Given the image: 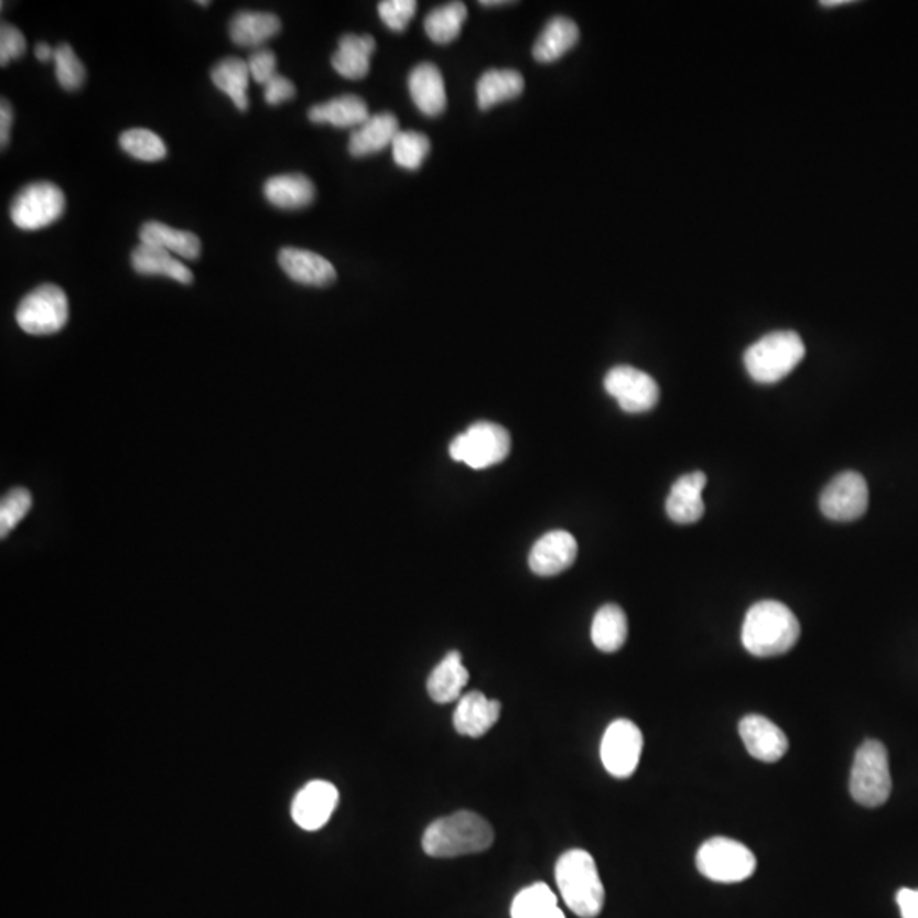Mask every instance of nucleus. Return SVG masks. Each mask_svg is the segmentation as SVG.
<instances>
[{"instance_id": "1", "label": "nucleus", "mask_w": 918, "mask_h": 918, "mask_svg": "<svg viewBox=\"0 0 918 918\" xmlns=\"http://www.w3.org/2000/svg\"><path fill=\"white\" fill-rule=\"evenodd\" d=\"M801 626L792 611L777 601H760L748 609L742 644L755 657H777L800 640Z\"/></svg>"}, {"instance_id": "2", "label": "nucleus", "mask_w": 918, "mask_h": 918, "mask_svg": "<svg viewBox=\"0 0 918 918\" xmlns=\"http://www.w3.org/2000/svg\"><path fill=\"white\" fill-rule=\"evenodd\" d=\"M492 842L494 829L484 817L473 811H457L428 827L422 836V849L431 857L450 860L487 851Z\"/></svg>"}, {"instance_id": "3", "label": "nucleus", "mask_w": 918, "mask_h": 918, "mask_svg": "<svg viewBox=\"0 0 918 918\" xmlns=\"http://www.w3.org/2000/svg\"><path fill=\"white\" fill-rule=\"evenodd\" d=\"M557 885L566 907L581 918H595L603 911L606 892L597 864L587 851L573 849L558 860Z\"/></svg>"}, {"instance_id": "4", "label": "nucleus", "mask_w": 918, "mask_h": 918, "mask_svg": "<svg viewBox=\"0 0 918 918\" xmlns=\"http://www.w3.org/2000/svg\"><path fill=\"white\" fill-rule=\"evenodd\" d=\"M804 354V343L796 332H773L745 350V368L757 384L773 385L800 365Z\"/></svg>"}, {"instance_id": "5", "label": "nucleus", "mask_w": 918, "mask_h": 918, "mask_svg": "<svg viewBox=\"0 0 918 918\" xmlns=\"http://www.w3.org/2000/svg\"><path fill=\"white\" fill-rule=\"evenodd\" d=\"M851 795L867 808L882 807L892 795L888 750L877 741H867L855 754L851 770Z\"/></svg>"}, {"instance_id": "6", "label": "nucleus", "mask_w": 918, "mask_h": 918, "mask_svg": "<svg viewBox=\"0 0 918 918\" xmlns=\"http://www.w3.org/2000/svg\"><path fill=\"white\" fill-rule=\"evenodd\" d=\"M695 866L711 882L741 883L755 873L757 861L747 845L726 836H714L701 845Z\"/></svg>"}, {"instance_id": "7", "label": "nucleus", "mask_w": 918, "mask_h": 918, "mask_svg": "<svg viewBox=\"0 0 918 918\" xmlns=\"http://www.w3.org/2000/svg\"><path fill=\"white\" fill-rule=\"evenodd\" d=\"M512 439L503 425L476 422L465 434L457 435L450 446L454 462L473 469L490 468L509 456Z\"/></svg>"}, {"instance_id": "8", "label": "nucleus", "mask_w": 918, "mask_h": 918, "mask_svg": "<svg viewBox=\"0 0 918 918\" xmlns=\"http://www.w3.org/2000/svg\"><path fill=\"white\" fill-rule=\"evenodd\" d=\"M15 321L30 335H52L67 325L68 300L62 288L43 284L21 300Z\"/></svg>"}, {"instance_id": "9", "label": "nucleus", "mask_w": 918, "mask_h": 918, "mask_svg": "<svg viewBox=\"0 0 918 918\" xmlns=\"http://www.w3.org/2000/svg\"><path fill=\"white\" fill-rule=\"evenodd\" d=\"M65 212V194L53 183H33L19 191L11 205V219L21 230H42Z\"/></svg>"}, {"instance_id": "10", "label": "nucleus", "mask_w": 918, "mask_h": 918, "mask_svg": "<svg viewBox=\"0 0 918 918\" xmlns=\"http://www.w3.org/2000/svg\"><path fill=\"white\" fill-rule=\"evenodd\" d=\"M644 750V735L629 720H616L607 726L601 744V758L611 776L617 779L635 774Z\"/></svg>"}, {"instance_id": "11", "label": "nucleus", "mask_w": 918, "mask_h": 918, "mask_svg": "<svg viewBox=\"0 0 918 918\" xmlns=\"http://www.w3.org/2000/svg\"><path fill=\"white\" fill-rule=\"evenodd\" d=\"M870 506V488L857 472L836 475L820 495L823 516L836 522H851L864 516Z\"/></svg>"}, {"instance_id": "12", "label": "nucleus", "mask_w": 918, "mask_h": 918, "mask_svg": "<svg viewBox=\"0 0 918 918\" xmlns=\"http://www.w3.org/2000/svg\"><path fill=\"white\" fill-rule=\"evenodd\" d=\"M604 388L625 412L645 413L654 409L660 398L657 381L633 366H616L604 378Z\"/></svg>"}, {"instance_id": "13", "label": "nucleus", "mask_w": 918, "mask_h": 918, "mask_svg": "<svg viewBox=\"0 0 918 918\" xmlns=\"http://www.w3.org/2000/svg\"><path fill=\"white\" fill-rule=\"evenodd\" d=\"M338 804V791L327 781H312L298 792L291 814L303 830H318L331 820Z\"/></svg>"}, {"instance_id": "14", "label": "nucleus", "mask_w": 918, "mask_h": 918, "mask_svg": "<svg viewBox=\"0 0 918 918\" xmlns=\"http://www.w3.org/2000/svg\"><path fill=\"white\" fill-rule=\"evenodd\" d=\"M738 732L748 754L757 760L777 763L788 752V736L766 716H760V714L745 716L738 725Z\"/></svg>"}, {"instance_id": "15", "label": "nucleus", "mask_w": 918, "mask_h": 918, "mask_svg": "<svg viewBox=\"0 0 918 918\" xmlns=\"http://www.w3.org/2000/svg\"><path fill=\"white\" fill-rule=\"evenodd\" d=\"M579 547L566 531H551L536 541L529 553V566L540 576H553L565 572L575 562Z\"/></svg>"}, {"instance_id": "16", "label": "nucleus", "mask_w": 918, "mask_h": 918, "mask_svg": "<svg viewBox=\"0 0 918 918\" xmlns=\"http://www.w3.org/2000/svg\"><path fill=\"white\" fill-rule=\"evenodd\" d=\"M278 262L293 281L305 287H328L337 278L332 262L312 250L287 247L279 252Z\"/></svg>"}, {"instance_id": "17", "label": "nucleus", "mask_w": 918, "mask_h": 918, "mask_svg": "<svg viewBox=\"0 0 918 918\" xmlns=\"http://www.w3.org/2000/svg\"><path fill=\"white\" fill-rule=\"evenodd\" d=\"M708 476L703 472H692L681 476L672 485L667 498V516L677 525H694L704 514L703 490Z\"/></svg>"}, {"instance_id": "18", "label": "nucleus", "mask_w": 918, "mask_h": 918, "mask_svg": "<svg viewBox=\"0 0 918 918\" xmlns=\"http://www.w3.org/2000/svg\"><path fill=\"white\" fill-rule=\"evenodd\" d=\"M500 703L488 700L480 691H472L457 700L453 714L454 728L460 735L480 738L500 717Z\"/></svg>"}, {"instance_id": "19", "label": "nucleus", "mask_w": 918, "mask_h": 918, "mask_svg": "<svg viewBox=\"0 0 918 918\" xmlns=\"http://www.w3.org/2000/svg\"><path fill=\"white\" fill-rule=\"evenodd\" d=\"M376 52L371 34H344L338 40L337 52L332 56V67L349 80H359L369 74L371 56Z\"/></svg>"}, {"instance_id": "20", "label": "nucleus", "mask_w": 918, "mask_h": 918, "mask_svg": "<svg viewBox=\"0 0 918 918\" xmlns=\"http://www.w3.org/2000/svg\"><path fill=\"white\" fill-rule=\"evenodd\" d=\"M409 90L422 115L439 116L446 109V86L435 65L428 62L417 65L409 75Z\"/></svg>"}, {"instance_id": "21", "label": "nucleus", "mask_w": 918, "mask_h": 918, "mask_svg": "<svg viewBox=\"0 0 918 918\" xmlns=\"http://www.w3.org/2000/svg\"><path fill=\"white\" fill-rule=\"evenodd\" d=\"M398 119L391 112H379L369 116L361 127L350 133L349 152L353 156H368L381 152L393 145V140L400 133Z\"/></svg>"}, {"instance_id": "22", "label": "nucleus", "mask_w": 918, "mask_h": 918, "mask_svg": "<svg viewBox=\"0 0 918 918\" xmlns=\"http://www.w3.org/2000/svg\"><path fill=\"white\" fill-rule=\"evenodd\" d=\"M469 673L462 662L460 651H451L432 670L428 679V692L432 701L439 704L454 703L462 698L463 689L468 684Z\"/></svg>"}, {"instance_id": "23", "label": "nucleus", "mask_w": 918, "mask_h": 918, "mask_svg": "<svg viewBox=\"0 0 918 918\" xmlns=\"http://www.w3.org/2000/svg\"><path fill=\"white\" fill-rule=\"evenodd\" d=\"M581 31L569 18H553L532 46V56L541 64H553L579 42Z\"/></svg>"}, {"instance_id": "24", "label": "nucleus", "mask_w": 918, "mask_h": 918, "mask_svg": "<svg viewBox=\"0 0 918 918\" xmlns=\"http://www.w3.org/2000/svg\"><path fill=\"white\" fill-rule=\"evenodd\" d=\"M281 31V21L271 12H238L230 23V37L244 48H261Z\"/></svg>"}, {"instance_id": "25", "label": "nucleus", "mask_w": 918, "mask_h": 918, "mask_svg": "<svg viewBox=\"0 0 918 918\" xmlns=\"http://www.w3.org/2000/svg\"><path fill=\"white\" fill-rule=\"evenodd\" d=\"M266 199L279 209H303L315 199V186L306 175L283 174L264 184Z\"/></svg>"}, {"instance_id": "26", "label": "nucleus", "mask_w": 918, "mask_h": 918, "mask_svg": "<svg viewBox=\"0 0 918 918\" xmlns=\"http://www.w3.org/2000/svg\"><path fill=\"white\" fill-rule=\"evenodd\" d=\"M369 116L371 115H369L368 105L363 101L361 97L353 96V94L315 105L309 111L310 121L313 123H328L335 128H354V130L361 127Z\"/></svg>"}, {"instance_id": "27", "label": "nucleus", "mask_w": 918, "mask_h": 918, "mask_svg": "<svg viewBox=\"0 0 918 918\" xmlns=\"http://www.w3.org/2000/svg\"><path fill=\"white\" fill-rule=\"evenodd\" d=\"M131 266L142 276H165L181 284L193 283V272L168 250L140 244L131 252Z\"/></svg>"}, {"instance_id": "28", "label": "nucleus", "mask_w": 918, "mask_h": 918, "mask_svg": "<svg viewBox=\"0 0 918 918\" xmlns=\"http://www.w3.org/2000/svg\"><path fill=\"white\" fill-rule=\"evenodd\" d=\"M140 240L147 246L159 247L177 253L187 261H196L202 253V240L191 231L175 230L161 222H149L140 228Z\"/></svg>"}, {"instance_id": "29", "label": "nucleus", "mask_w": 918, "mask_h": 918, "mask_svg": "<svg viewBox=\"0 0 918 918\" xmlns=\"http://www.w3.org/2000/svg\"><path fill=\"white\" fill-rule=\"evenodd\" d=\"M592 644L601 651L614 654L628 638V617L616 604H606L595 613L592 622Z\"/></svg>"}, {"instance_id": "30", "label": "nucleus", "mask_w": 918, "mask_h": 918, "mask_svg": "<svg viewBox=\"0 0 918 918\" xmlns=\"http://www.w3.org/2000/svg\"><path fill=\"white\" fill-rule=\"evenodd\" d=\"M525 78L516 71H488L476 84V99L484 111L521 96Z\"/></svg>"}, {"instance_id": "31", "label": "nucleus", "mask_w": 918, "mask_h": 918, "mask_svg": "<svg viewBox=\"0 0 918 918\" xmlns=\"http://www.w3.org/2000/svg\"><path fill=\"white\" fill-rule=\"evenodd\" d=\"M212 80L222 93L227 94L234 101L235 108L240 111H246L249 108V89L250 71L247 62L240 58H224L219 60L218 64L213 67Z\"/></svg>"}, {"instance_id": "32", "label": "nucleus", "mask_w": 918, "mask_h": 918, "mask_svg": "<svg viewBox=\"0 0 918 918\" xmlns=\"http://www.w3.org/2000/svg\"><path fill=\"white\" fill-rule=\"evenodd\" d=\"M512 918H565L558 907L557 896L544 883H534L517 893L510 905Z\"/></svg>"}, {"instance_id": "33", "label": "nucleus", "mask_w": 918, "mask_h": 918, "mask_svg": "<svg viewBox=\"0 0 918 918\" xmlns=\"http://www.w3.org/2000/svg\"><path fill=\"white\" fill-rule=\"evenodd\" d=\"M466 15H468V11H466V6L463 2L439 6L434 11L429 12L428 18H425V33L438 45H447L462 33Z\"/></svg>"}, {"instance_id": "34", "label": "nucleus", "mask_w": 918, "mask_h": 918, "mask_svg": "<svg viewBox=\"0 0 918 918\" xmlns=\"http://www.w3.org/2000/svg\"><path fill=\"white\" fill-rule=\"evenodd\" d=\"M119 145L137 161L156 162L168 156L164 140L147 128H133L119 137Z\"/></svg>"}, {"instance_id": "35", "label": "nucleus", "mask_w": 918, "mask_h": 918, "mask_svg": "<svg viewBox=\"0 0 918 918\" xmlns=\"http://www.w3.org/2000/svg\"><path fill=\"white\" fill-rule=\"evenodd\" d=\"M393 161L398 168L417 171L424 164L425 156L431 152V142L425 134L417 131H400L393 140Z\"/></svg>"}, {"instance_id": "36", "label": "nucleus", "mask_w": 918, "mask_h": 918, "mask_svg": "<svg viewBox=\"0 0 918 918\" xmlns=\"http://www.w3.org/2000/svg\"><path fill=\"white\" fill-rule=\"evenodd\" d=\"M53 62H55L56 80L65 90L74 93V90L84 86L87 75L86 67L75 55L71 45L62 43V45L56 46Z\"/></svg>"}, {"instance_id": "37", "label": "nucleus", "mask_w": 918, "mask_h": 918, "mask_svg": "<svg viewBox=\"0 0 918 918\" xmlns=\"http://www.w3.org/2000/svg\"><path fill=\"white\" fill-rule=\"evenodd\" d=\"M33 507V497L26 488H14L2 498L0 504V536L2 540L8 538L9 532L23 521L26 514Z\"/></svg>"}, {"instance_id": "38", "label": "nucleus", "mask_w": 918, "mask_h": 918, "mask_svg": "<svg viewBox=\"0 0 918 918\" xmlns=\"http://www.w3.org/2000/svg\"><path fill=\"white\" fill-rule=\"evenodd\" d=\"M415 12V0H384L378 6L379 18L395 33L406 31Z\"/></svg>"}, {"instance_id": "39", "label": "nucleus", "mask_w": 918, "mask_h": 918, "mask_svg": "<svg viewBox=\"0 0 918 918\" xmlns=\"http://www.w3.org/2000/svg\"><path fill=\"white\" fill-rule=\"evenodd\" d=\"M26 53V37L12 24L2 23L0 26V65L6 67L12 60Z\"/></svg>"}, {"instance_id": "40", "label": "nucleus", "mask_w": 918, "mask_h": 918, "mask_svg": "<svg viewBox=\"0 0 918 918\" xmlns=\"http://www.w3.org/2000/svg\"><path fill=\"white\" fill-rule=\"evenodd\" d=\"M276 55L268 48H259L250 55V58L247 60V65H249L250 77L256 80L257 84H266L271 80L274 75H278L276 72Z\"/></svg>"}, {"instance_id": "41", "label": "nucleus", "mask_w": 918, "mask_h": 918, "mask_svg": "<svg viewBox=\"0 0 918 918\" xmlns=\"http://www.w3.org/2000/svg\"><path fill=\"white\" fill-rule=\"evenodd\" d=\"M296 96V87L290 78L283 75H274L264 86V99L268 105L278 106L281 102L290 101Z\"/></svg>"}, {"instance_id": "42", "label": "nucleus", "mask_w": 918, "mask_h": 918, "mask_svg": "<svg viewBox=\"0 0 918 918\" xmlns=\"http://www.w3.org/2000/svg\"><path fill=\"white\" fill-rule=\"evenodd\" d=\"M901 918H918V889L904 888L896 895Z\"/></svg>"}, {"instance_id": "43", "label": "nucleus", "mask_w": 918, "mask_h": 918, "mask_svg": "<svg viewBox=\"0 0 918 918\" xmlns=\"http://www.w3.org/2000/svg\"><path fill=\"white\" fill-rule=\"evenodd\" d=\"M11 127L12 108L9 101L2 99V105H0V143H2V149L8 147L9 138H11Z\"/></svg>"}, {"instance_id": "44", "label": "nucleus", "mask_w": 918, "mask_h": 918, "mask_svg": "<svg viewBox=\"0 0 918 918\" xmlns=\"http://www.w3.org/2000/svg\"><path fill=\"white\" fill-rule=\"evenodd\" d=\"M34 55H36V58L40 60V62L45 64V62H50V60L55 58V50H53L52 46L46 45V43H40V45H36V50H34Z\"/></svg>"}, {"instance_id": "45", "label": "nucleus", "mask_w": 918, "mask_h": 918, "mask_svg": "<svg viewBox=\"0 0 918 918\" xmlns=\"http://www.w3.org/2000/svg\"><path fill=\"white\" fill-rule=\"evenodd\" d=\"M844 4H851V0H825V2H820V6H823V8H833V6Z\"/></svg>"}]
</instances>
